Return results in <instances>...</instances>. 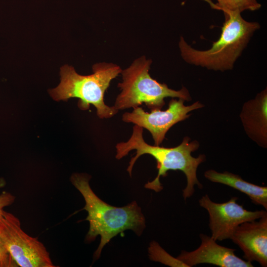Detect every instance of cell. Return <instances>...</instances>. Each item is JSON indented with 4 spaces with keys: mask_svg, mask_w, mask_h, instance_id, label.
I'll return each instance as SVG.
<instances>
[{
    "mask_svg": "<svg viewBox=\"0 0 267 267\" xmlns=\"http://www.w3.org/2000/svg\"><path fill=\"white\" fill-rule=\"evenodd\" d=\"M143 128L134 125L130 138L126 142L118 143L116 145V158L121 159L128 154L130 151L135 150V155L132 157L127 168L130 176L134 165L141 155L148 154L156 161L158 174L151 181L145 184V187L159 192L163 189L160 182L161 177H165L170 170H179L185 175L187 184L182 190V195L185 200L190 197L194 192V186L198 185L202 188V184L197 177L198 166L206 160L204 154L197 157H193L191 153L199 147L197 140H191L188 136L184 137L178 145L174 147H164L160 145H152L146 143L143 137Z\"/></svg>",
    "mask_w": 267,
    "mask_h": 267,
    "instance_id": "1",
    "label": "cell"
},
{
    "mask_svg": "<svg viewBox=\"0 0 267 267\" xmlns=\"http://www.w3.org/2000/svg\"><path fill=\"white\" fill-rule=\"evenodd\" d=\"M90 178L87 174L74 173L70 180L85 201L83 210L87 211L88 215L85 220L89 223L86 241L90 242L98 235L101 237L99 246L93 255L96 260L99 258L104 246L119 233L130 229L140 235L145 227V220L135 201L124 207H117L101 200L91 189L89 183Z\"/></svg>",
    "mask_w": 267,
    "mask_h": 267,
    "instance_id": "2",
    "label": "cell"
},
{
    "mask_svg": "<svg viewBox=\"0 0 267 267\" xmlns=\"http://www.w3.org/2000/svg\"><path fill=\"white\" fill-rule=\"evenodd\" d=\"M224 15L225 21L221 36L210 49H196L180 37L178 45L185 62L215 71L232 69L235 62L260 25L257 22L246 21L238 12H228Z\"/></svg>",
    "mask_w": 267,
    "mask_h": 267,
    "instance_id": "3",
    "label": "cell"
},
{
    "mask_svg": "<svg viewBox=\"0 0 267 267\" xmlns=\"http://www.w3.org/2000/svg\"><path fill=\"white\" fill-rule=\"evenodd\" d=\"M92 69V74L84 76L77 73L71 66H63L60 72V83L49 90V93L55 101L79 98L78 106L81 110H87L92 105L99 118H110L118 110L114 106L106 105L104 96L111 81L122 70L118 65L105 62L93 65Z\"/></svg>",
    "mask_w": 267,
    "mask_h": 267,
    "instance_id": "4",
    "label": "cell"
},
{
    "mask_svg": "<svg viewBox=\"0 0 267 267\" xmlns=\"http://www.w3.org/2000/svg\"><path fill=\"white\" fill-rule=\"evenodd\" d=\"M151 63V60L142 56L122 71L123 81L118 85L121 91L113 105L117 110L134 109L143 103L150 110L161 109L165 104L164 99L169 97L191 100L190 93L184 87L176 90L153 79L149 73Z\"/></svg>",
    "mask_w": 267,
    "mask_h": 267,
    "instance_id": "5",
    "label": "cell"
},
{
    "mask_svg": "<svg viewBox=\"0 0 267 267\" xmlns=\"http://www.w3.org/2000/svg\"><path fill=\"white\" fill-rule=\"evenodd\" d=\"M0 238L18 267H55L44 245L22 230L18 218L4 210L0 218Z\"/></svg>",
    "mask_w": 267,
    "mask_h": 267,
    "instance_id": "6",
    "label": "cell"
},
{
    "mask_svg": "<svg viewBox=\"0 0 267 267\" xmlns=\"http://www.w3.org/2000/svg\"><path fill=\"white\" fill-rule=\"evenodd\" d=\"M184 100L172 98L168 108L145 111L141 107L134 108L131 112H125L122 119L126 123H131L148 130L151 134L155 145H160L165 138L168 131L174 125L187 119L190 112L204 106L199 101L190 105H185Z\"/></svg>",
    "mask_w": 267,
    "mask_h": 267,
    "instance_id": "7",
    "label": "cell"
},
{
    "mask_svg": "<svg viewBox=\"0 0 267 267\" xmlns=\"http://www.w3.org/2000/svg\"><path fill=\"white\" fill-rule=\"evenodd\" d=\"M237 199L233 197L227 202L216 203L207 194L199 199L200 206L208 213L211 237L215 240L231 239L240 224L259 219L267 214L265 210L248 211L236 202Z\"/></svg>",
    "mask_w": 267,
    "mask_h": 267,
    "instance_id": "8",
    "label": "cell"
},
{
    "mask_svg": "<svg viewBox=\"0 0 267 267\" xmlns=\"http://www.w3.org/2000/svg\"><path fill=\"white\" fill-rule=\"evenodd\" d=\"M201 244L196 250L182 251L177 258L187 267L200 264H210L221 267H253L251 262L235 255L234 249L218 244L216 241L204 234H200Z\"/></svg>",
    "mask_w": 267,
    "mask_h": 267,
    "instance_id": "9",
    "label": "cell"
},
{
    "mask_svg": "<svg viewBox=\"0 0 267 267\" xmlns=\"http://www.w3.org/2000/svg\"><path fill=\"white\" fill-rule=\"evenodd\" d=\"M230 239L242 250L246 261L267 266V214L258 221L240 224Z\"/></svg>",
    "mask_w": 267,
    "mask_h": 267,
    "instance_id": "10",
    "label": "cell"
},
{
    "mask_svg": "<svg viewBox=\"0 0 267 267\" xmlns=\"http://www.w3.org/2000/svg\"><path fill=\"white\" fill-rule=\"evenodd\" d=\"M240 118L248 136L259 146L267 147V89L245 102Z\"/></svg>",
    "mask_w": 267,
    "mask_h": 267,
    "instance_id": "11",
    "label": "cell"
},
{
    "mask_svg": "<svg viewBox=\"0 0 267 267\" xmlns=\"http://www.w3.org/2000/svg\"><path fill=\"white\" fill-rule=\"evenodd\" d=\"M204 177L210 181L226 185L246 194L252 202L267 210V187L261 186L244 180L238 175L214 170L205 172Z\"/></svg>",
    "mask_w": 267,
    "mask_h": 267,
    "instance_id": "12",
    "label": "cell"
},
{
    "mask_svg": "<svg viewBox=\"0 0 267 267\" xmlns=\"http://www.w3.org/2000/svg\"><path fill=\"white\" fill-rule=\"evenodd\" d=\"M217 3L211 4V6L222 10L223 13L238 12L245 10L255 11L260 9L261 4L257 0H217Z\"/></svg>",
    "mask_w": 267,
    "mask_h": 267,
    "instance_id": "13",
    "label": "cell"
},
{
    "mask_svg": "<svg viewBox=\"0 0 267 267\" xmlns=\"http://www.w3.org/2000/svg\"><path fill=\"white\" fill-rule=\"evenodd\" d=\"M150 258L154 261L159 262L171 267H187L177 258H174L168 254L155 241L152 242L149 248Z\"/></svg>",
    "mask_w": 267,
    "mask_h": 267,
    "instance_id": "14",
    "label": "cell"
},
{
    "mask_svg": "<svg viewBox=\"0 0 267 267\" xmlns=\"http://www.w3.org/2000/svg\"><path fill=\"white\" fill-rule=\"evenodd\" d=\"M18 267L0 238V267Z\"/></svg>",
    "mask_w": 267,
    "mask_h": 267,
    "instance_id": "15",
    "label": "cell"
},
{
    "mask_svg": "<svg viewBox=\"0 0 267 267\" xmlns=\"http://www.w3.org/2000/svg\"><path fill=\"white\" fill-rule=\"evenodd\" d=\"M15 200V197L10 192L4 191L0 194V218L3 209L12 204Z\"/></svg>",
    "mask_w": 267,
    "mask_h": 267,
    "instance_id": "16",
    "label": "cell"
},
{
    "mask_svg": "<svg viewBox=\"0 0 267 267\" xmlns=\"http://www.w3.org/2000/svg\"><path fill=\"white\" fill-rule=\"evenodd\" d=\"M6 185V181L3 178H0V190Z\"/></svg>",
    "mask_w": 267,
    "mask_h": 267,
    "instance_id": "17",
    "label": "cell"
}]
</instances>
